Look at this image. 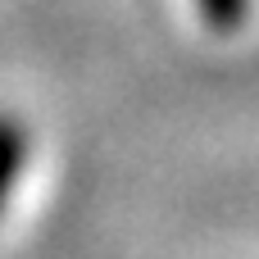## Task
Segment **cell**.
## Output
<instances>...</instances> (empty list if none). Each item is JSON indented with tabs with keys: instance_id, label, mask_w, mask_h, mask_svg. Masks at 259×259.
<instances>
[{
	"instance_id": "1",
	"label": "cell",
	"mask_w": 259,
	"mask_h": 259,
	"mask_svg": "<svg viewBox=\"0 0 259 259\" xmlns=\"http://www.w3.org/2000/svg\"><path fill=\"white\" fill-rule=\"evenodd\" d=\"M27 159H32V137H27L23 118L0 114V214H5V205L14 200V191L23 182Z\"/></svg>"
},
{
	"instance_id": "2",
	"label": "cell",
	"mask_w": 259,
	"mask_h": 259,
	"mask_svg": "<svg viewBox=\"0 0 259 259\" xmlns=\"http://www.w3.org/2000/svg\"><path fill=\"white\" fill-rule=\"evenodd\" d=\"M196 9H200V23L219 36L241 32L250 18V0H196Z\"/></svg>"
}]
</instances>
